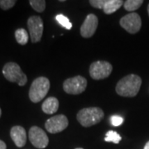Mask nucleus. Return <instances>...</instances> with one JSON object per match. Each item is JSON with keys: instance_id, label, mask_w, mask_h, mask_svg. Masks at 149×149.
Segmentation results:
<instances>
[{"instance_id": "obj_1", "label": "nucleus", "mask_w": 149, "mask_h": 149, "mask_svg": "<svg viewBox=\"0 0 149 149\" xmlns=\"http://www.w3.org/2000/svg\"><path fill=\"white\" fill-rule=\"evenodd\" d=\"M142 85V79L137 74H131L124 76L117 83L115 91L123 97H134L138 95Z\"/></svg>"}, {"instance_id": "obj_2", "label": "nucleus", "mask_w": 149, "mask_h": 149, "mask_svg": "<svg viewBox=\"0 0 149 149\" xmlns=\"http://www.w3.org/2000/svg\"><path fill=\"white\" fill-rule=\"evenodd\" d=\"M104 113L100 108L90 107L80 109L77 113V120L83 127H91L95 125L104 118Z\"/></svg>"}, {"instance_id": "obj_3", "label": "nucleus", "mask_w": 149, "mask_h": 149, "mask_svg": "<svg viewBox=\"0 0 149 149\" xmlns=\"http://www.w3.org/2000/svg\"><path fill=\"white\" fill-rule=\"evenodd\" d=\"M50 90V80L40 76L33 80L29 90V98L32 103H38L47 96Z\"/></svg>"}, {"instance_id": "obj_4", "label": "nucleus", "mask_w": 149, "mask_h": 149, "mask_svg": "<svg viewBox=\"0 0 149 149\" xmlns=\"http://www.w3.org/2000/svg\"><path fill=\"white\" fill-rule=\"evenodd\" d=\"M3 74L8 81L17 83L20 86L25 85L27 82V75L15 62L7 63L3 68Z\"/></svg>"}, {"instance_id": "obj_5", "label": "nucleus", "mask_w": 149, "mask_h": 149, "mask_svg": "<svg viewBox=\"0 0 149 149\" xmlns=\"http://www.w3.org/2000/svg\"><path fill=\"white\" fill-rule=\"evenodd\" d=\"M87 87V80L81 75L68 78L63 83V90L69 95H80Z\"/></svg>"}, {"instance_id": "obj_6", "label": "nucleus", "mask_w": 149, "mask_h": 149, "mask_svg": "<svg viewBox=\"0 0 149 149\" xmlns=\"http://www.w3.org/2000/svg\"><path fill=\"white\" fill-rule=\"evenodd\" d=\"M113 70L112 65L104 61H97L91 63L90 66V74L94 80H103L109 77Z\"/></svg>"}, {"instance_id": "obj_7", "label": "nucleus", "mask_w": 149, "mask_h": 149, "mask_svg": "<svg viewBox=\"0 0 149 149\" xmlns=\"http://www.w3.org/2000/svg\"><path fill=\"white\" fill-rule=\"evenodd\" d=\"M120 26L131 34H135L139 32L142 27L141 17L137 13H130L122 18L119 21Z\"/></svg>"}, {"instance_id": "obj_8", "label": "nucleus", "mask_w": 149, "mask_h": 149, "mask_svg": "<svg viewBox=\"0 0 149 149\" xmlns=\"http://www.w3.org/2000/svg\"><path fill=\"white\" fill-rule=\"evenodd\" d=\"M27 27L32 43L41 41L43 33V21L39 16L30 17L27 20Z\"/></svg>"}, {"instance_id": "obj_9", "label": "nucleus", "mask_w": 149, "mask_h": 149, "mask_svg": "<svg viewBox=\"0 0 149 149\" xmlns=\"http://www.w3.org/2000/svg\"><path fill=\"white\" fill-rule=\"evenodd\" d=\"M28 138L32 145L37 148H45L49 143V139L47 133L43 129L37 126H33L30 128Z\"/></svg>"}, {"instance_id": "obj_10", "label": "nucleus", "mask_w": 149, "mask_h": 149, "mask_svg": "<svg viewBox=\"0 0 149 149\" xmlns=\"http://www.w3.org/2000/svg\"><path fill=\"white\" fill-rule=\"evenodd\" d=\"M69 125V121L64 114L50 118L45 123V128L50 133H58L64 131Z\"/></svg>"}, {"instance_id": "obj_11", "label": "nucleus", "mask_w": 149, "mask_h": 149, "mask_svg": "<svg viewBox=\"0 0 149 149\" xmlns=\"http://www.w3.org/2000/svg\"><path fill=\"white\" fill-rule=\"evenodd\" d=\"M89 3L93 8L103 9L106 14L115 13L124 3L122 0H91Z\"/></svg>"}, {"instance_id": "obj_12", "label": "nucleus", "mask_w": 149, "mask_h": 149, "mask_svg": "<svg viewBox=\"0 0 149 149\" xmlns=\"http://www.w3.org/2000/svg\"><path fill=\"white\" fill-rule=\"evenodd\" d=\"M98 17L95 14H89L85 17V21L80 27V35L85 38H90L96 32L98 27Z\"/></svg>"}, {"instance_id": "obj_13", "label": "nucleus", "mask_w": 149, "mask_h": 149, "mask_svg": "<svg viewBox=\"0 0 149 149\" xmlns=\"http://www.w3.org/2000/svg\"><path fill=\"white\" fill-rule=\"evenodd\" d=\"M10 136L17 147L22 148L26 144L27 133L24 128H22V126H14L11 128Z\"/></svg>"}, {"instance_id": "obj_14", "label": "nucleus", "mask_w": 149, "mask_h": 149, "mask_svg": "<svg viewBox=\"0 0 149 149\" xmlns=\"http://www.w3.org/2000/svg\"><path fill=\"white\" fill-rule=\"evenodd\" d=\"M59 101L55 97H49L42 103V109L47 114H54L58 110Z\"/></svg>"}, {"instance_id": "obj_15", "label": "nucleus", "mask_w": 149, "mask_h": 149, "mask_svg": "<svg viewBox=\"0 0 149 149\" xmlns=\"http://www.w3.org/2000/svg\"><path fill=\"white\" fill-rule=\"evenodd\" d=\"M143 0H127L124 2L123 7L125 10L133 13V11L139 9L143 5Z\"/></svg>"}, {"instance_id": "obj_16", "label": "nucleus", "mask_w": 149, "mask_h": 149, "mask_svg": "<svg viewBox=\"0 0 149 149\" xmlns=\"http://www.w3.org/2000/svg\"><path fill=\"white\" fill-rule=\"evenodd\" d=\"M15 38L17 43L20 45H26L28 42V34L27 32L23 28H18L15 32Z\"/></svg>"}, {"instance_id": "obj_17", "label": "nucleus", "mask_w": 149, "mask_h": 149, "mask_svg": "<svg viewBox=\"0 0 149 149\" xmlns=\"http://www.w3.org/2000/svg\"><path fill=\"white\" fill-rule=\"evenodd\" d=\"M121 139H122L121 136L117 132L110 130L106 133L105 138H104V141L105 142H111V143H113L118 144L121 141Z\"/></svg>"}, {"instance_id": "obj_18", "label": "nucleus", "mask_w": 149, "mask_h": 149, "mask_svg": "<svg viewBox=\"0 0 149 149\" xmlns=\"http://www.w3.org/2000/svg\"><path fill=\"white\" fill-rule=\"evenodd\" d=\"M30 5L37 13H42L46 8V1L45 0H30Z\"/></svg>"}, {"instance_id": "obj_19", "label": "nucleus", "mask_w": 149, "mask_h": 149, "mask_svg": "<svg viewBox=\"0 0 149 149\" xmlns=\"http://www.w3.org/2000/svg\"><path fill=\"white\" fill-rule=\"evenodd\" d=\"M56 20L58 22V23L60 25H61L65 29H67V30L71 29L72 23L70 22L69 18L67 17L64 16L63 14H58V15L56 16Z\"/></svg>"}, {"instance_id": "obj_20", "label": "nucleus", "mask_w": 149, "mask_h": 149, "mask_svg": "<svg viewBox=\"0 0 149 149\" xmlns=\"http://www.w3.org/2000/svg\"><path fill=\"white\" fill-rule=\"evenodd\" d=\"M15 0H0V8L3 10H8L15 5Z\"/></svg>"}, {"instance_id": "obj_21", "label": "nucleus", "mask_w": 149, "mask_h": 149, "mask_svg": "<svg viewBox=\"0 0 149 149\" xmlns=\"http://www.w3.org/2000/svg\"><path fill=\"white\" fill-rule=\"evenodd\" d=\"M110 123L113 126L118 127V126H120L123 123V118L118 115H113L110 118Z\"/></svg>"}, {"instance_id": "obj_22", "label": "nucleus", "mask_w": 149, "mask_h": 149, "mask_svg": "<svg viewBox=\"0 0 149 149\" xmlns=\"http://www.w3.org/2000/svg\"><path fill=\"white\" fill-rule=\"evenodd\" d=\"M0 149H7V146H6L5 143L2 140H0Z\"/></svg>"}, {"instance_id": "obj_23", "label": "nucleus", "mask_w": 149, "mask_h": 149, "mask_svg": "<svg viewBox=\"0 0 149 149\" xmlns=\"http://www.w3.org/2000/svg\"><path fill=\"white\" fill-rule=\"evenodd\" d=\"M143 149H149V141L148 142V143H147L145 144Z\"/></svg>"}, {"instance_id": "obj_24", "label": "nucleus", "mask_w": 149, "mask_h": 149, "mask_svg": "<svg viewBox=\"0 0 149 149\" xmlns=\"http://www.w3.org/2000/svg\"><path fill=\"white\" fill-rule=\"evenodd\" d=\"M148 16H149V4L148 6Z\"/></svg>"}, {"instance_id": "obj_25", "label": "nucleus", "mask_w": 149, "mask_h": 149, "mask_svg": "<svg viewBox=\"0 0 149 149\" xmlns=\"http://www.w3.org/2000/svg\"><path fill=\"white\" fill-rule=\"evenodd\" d=\"M1 114H2V110H1V109H0V117H1Z\"/></svg>"}, {"instance_id": "obj_26", "label": "nucleus", "mask_w": 149, "mask_h": 149, "mask_svg": "<svg viewBox=\"0 0 149 149\" xmlns=\"http://www.w3.org/2000/svg\"><path fill=\"white\" fill-rule=\"evenodd\" d=\"M75 149H84V148H77Z\"/></svg>"}]
</instances>
